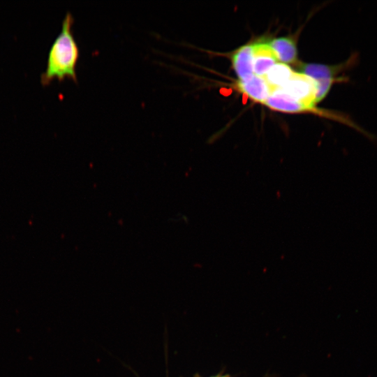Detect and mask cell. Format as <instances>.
Instances as JSON below:
<instances>
[{"mask_svg":"<svg viewBox=\"0 0 377 377\" xmlns=\"http://www.w3.org/2000/svg\"><path fill=\"white\" fill-rule=\"evenodd\" d=\"M294 71L287 64L277 62L263 76L273 89L282 87L291 77Z\"/></svg>","mask_w":377,"mask_h":377,"instance_id":"obj_9","label":"cell"},{"mask_svg":"<svg viewBox=\"0 0 377 377\" xmlns=\"http://www.w3.org/2000/svg\"><path fill=\"white\" fill-rule=\"evenodd\" d=\"M238 89L253 101L264 103L272 88L263 76L254 75L246 81H239Z\"/></svg>","mask_w":377,"mask_h":377,"instance_id":"obj_7","label":"cell"},{"mask_svg":"<svg viewBox=\"0 0 377 377\" xmlns=\"http://www.w3.org/2000/svg\"><path fill=\"white\" fill-rule=\"evenodd\" d=\"M316 82L307 75L294 72L289 80L281 89L309 110L316 105Z\"/></svg>","mask_w":377,"mask_h":377,"instance_id":"obj_2","label":"cell"},{"mask_svg":"<svg viewBox=\"0 0 377 377\" xmlns=\"http://www.w3.org/2000/svg\"><path fill=\"white\" fill-rule=\"evenodd\" d=\"M73 22L71 13H67L62 22L61 31L49 50L46 68L40 75L43 86L49 85L54 79L61 82L69 78L77 82L75 69L80 50L72 31Z\"/></svg>","mask_w":377,"mask_h":377,"instance_id":"obj_1","label":"cell"},{"mask_svg":"<svg viewBox=\"0 0 377 377\" xmlns=\"http://www.w3.org/2000/svg\"><path fill=\"white\" fill-rule=\"evenodd\" d=\"M264 104L274 110L283 112L297 113L310 110L304 105L287 94L281 88L272 89Z\"/></svg>","mask_w":377,"mask_h":377,"instance_id":"obj_4","label":"cell"},{"mask_svg":"<svg viewBox=\"0 0 377 377\" xmlns=\"http://www.w3.org/2000/svg\"><path fill=\"white\" fill-rule=\"evenodd\" d=\"M223 377H224V376H223Z\"/></svg>","mask_w":377,"mask_h":377,"instance_id":"obj_10","label":"cell"},{"mask_svg":"<svg viewBox=\"0 0 377 377\" xmlns=\"http://www.w3.org/2000/svg\"><path fill=\"white\" fill-rule=\"evenodd\" d=\"M231 61L239 81H246L254 75L252 45L239 47L232 54Z\"/></svg>","mask_w":377,"mask_h":377,"instance_id":"obj_6","label":"cell"},{"mask_svg":"<svg viewBox=\"0 0 377 377\" xmlns=\"http://www.w3.org/2000/svg\"><path fill=\"white\" fill-rule=\"evenodd\" d=\"M269 45L281 63L288 65L296 62L297 50L296 44L292 38L288 37L274 38Z\"/></svg>","mask_w":377,"mask_h":377,"instance_id":"obj_8","label":"cell"},{"mask_svg":"<svg viewBox=\"0 0 377 377\" xmlns=\"http://www.w3.org/2000/svg\"><path fill=\"white\" fill-rule=\"evenodd\" d=\"M251 45L254 75L264 76L268 70L277 63L278 59L268 43H256Z\"/></svg>","mask_w":377,"mask_h":377,"instance_id":"obj_5","label":"cell"},{"mask_svg":"<svg viewBox=\"0 0 377 377\" xmlns=\"http://www.w3.org/2000/svg\"><path fill=\"white\" fill-rule=\"evenodd\" d=\"M357 56H352L348 61L337 66L315 63L302 64L299 67V69L301 73L314 80L316 83H334L337 81L341 82L343 79H345L337 77V74L342 70L347 68V66H351L354 62L357 61Z\"/></svg>","mask_w":377,"mask_h":377,"instance_id":"obj_3","label":"cell"}]
</instances>
